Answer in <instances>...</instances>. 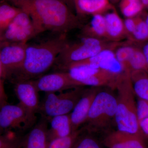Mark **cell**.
Wrapping results in <instances>:
<instances>
[{"label":"cell","mask_w":148,"mask_h":148,"mask_svg":"<svg viewBox=\"0 0 148 148\" xmlns=\"http://www.w3.org/2000/svg\"><path fill=\"white\" fill-rule=\"evenodd\" d=\"M83 132L78 138L73 148H102L95 138L90 135H84Z\"/></svg>","instance_id":"obj_27"},{"label":"cell","mask_w":148,"mask_h":148,"mask_svg":"<svg viewBox=\"0 0 148 148\" xmlns=\"http://www.w3.org/2000/svg\"><path fill=\"white\" fill-rule=\"evenodd\" d=\"M5 132L4 131V130H3L1 129V128H0V135L3 134V133H5Z\"/></svg>","instance_id":"obj_37"},{"label":"cell","mask_w":148,"mask_h":148,"mask_svg":"<svg viewBox=\"0 0 148 148\" xmlns=\"http://www.w3.org/2000/svg\"><path fill=\"white\" fill-rule=\"evenodd\" d=\"M21 10L20 8L7 4H0V30L4 31Z\"/></svg>","instance_id":"obj_21"},{"label":"cell","mask_w":148,"mask_h":148,"mask_svg":"<svg viewBox=\"0 0 148 148\" xmlns=\"http://www.w3.org/2000/svg\"><path fill=\"white\" fill-rule=\"evenodd\" d=\"M2 67L0 58V108L8 103V97L3 84Z\"/></svg>","instance_id":"obj_29"},{"label":"cell","mask_w":148,"mask_h":148,"mask_svg":"<svg viewBox=\"0 0 148 148\" xmlns=\"http://www.w3.org/2000/svg\"><path fill=\"white\" fill-rule=\"evenodd\" d=\"M108 1H115L116 0H108Z\"/></svg>","instance_id":"obj_38"},{"label":"cell","mask_w":148,"mask_h":148,"mask_svg":"<svg viewBox=\"0 0 148 148\" xmlns=\"http://www.w3.org/2000/svg\"><path fill=\"white\" fill-rule=\"evenodd\" d=\"M136 46L129 45H119L114 51L116 57L125 71L130 72L129 61Z\"/></svg>","instance_id":"obj_24"},{"label":"cell","mask_w":148,"mask_h":148,"mask_svg":"<svg viewBox=\"0 0 148 148\" xmlns=\"http://www.w3.org/2000/svg\"><path fill=\"white\" fill-rule=\"evenodd\" d=\"M36 120V114L29 112L19 103H8L0 108V128L5 132L25 131L32 128Z\"/></svg>","instance_id":"obj_7"},{"label":"cell","mask_w":148,"mask_h":148,"mask_svg":"<svg viewBox=\"0 0 148 148\" xmlns=\"http://www.w3.org/2000/svg\"><path fill=\"white\" fill-rule=\"evenodd\" d=\"M106 20L107 40L118 42L127 36L123 21L115 10L104 15Z\"/></svg>","instance_id":"obj_15"},{"label":"cell","mask_w":148,"mask_h":148,"mask_svg":"<svg viewBox=\"0 0 148 148\" xmlns=\"http://www.w3.org/2000/svg\"><path fill=\"white\" fill-rule=\"evenodd\" d=\"M141 49H142L143 53L145 57L146 61H147L148 66V42L144 43L143 47L141 48Z\"/></svg>","instance_id":"obj_33"},{"label":"cell","mask_w":148,"mask_h":148,"mask_svg":"<svg viewBox=\"0 0 148 148\" xmlns=\"http://www.w3.org/2000/svg\"><path fill=\"white\" fill-rule=\"evenodd\" d=\"M145 139L140 135L117 130L106 135L103 144L107 148H147Z\"/></svg>","instance_id":"obj_12"},{"label":"cell","mask_w":148,"mask_h":148,"mask_svg":"<svg viewBox=\"0 0 148 148\" xmlns=\"http://www.w3.org/2000/svg\"><path fill=\"white\" fill-rule=\"evenodd\" d=\"M75 1H76V0H75Z\"/></svg>","instance_id":"obj_39"},{"label":"cell","mask_w":148,"mask_h":148,"mask_svg":"<svg viewBox=\"0 0 148 148\" xmlns=\"http://www.w3.org/2000/svg\"><path fill=\"white\" fill-rule=\"evenodd\" d=\"M116 109V98L110 92L99 91L85 122L88 124L86 128L98 130L108 127L111 122L115 119Z\"/></svg>","instance_id":"obj_6"},{"label":"cell","mask_w":148,"mask_h":148,"mask_svg":"<svg viewBox=\"0 0 148 148\" xmlns=\"http://www.w3.org/2000/svg\"><path fill=\"white\" fill-rule=\"evenodd\" d=\"M18 8L31 16L38 34L47 31L66 34L82 27L78 18L61 0H29Z\"/></svg>","instance_id":"obj_1"},{"label":"cell","mask_w":148,"mask_h":148,"mask_svg":"<svg viewBox=\"0 0 148 148\" xmlns=\"http://www.w3.org/2000/svg\"><path fill=\"white\" fill-rule=\"evenodd\" d=\"M67 43L66 34H59L40 43L27 45L23 66L11 80L14 83L41 76L55 64Z\"/></svg>","instance_id":"obj_2"},{"label":"cell","mask_w":148,"mask_h":148,"mask_svg":"<svg viewBox=\"0 0 148 148\" xmlns=\"http://www.w3.org/2000/svg\"><path fill=\"white\" fill-rule=\"evenodd\" d=\"M137 23L135 31L130 38L131 41L137 43L145 42L148 40V29L145 19L136 16Z\"/></svg>","instance_id":"obj_26"},{"label":"cell","mask_w":148,"mask_h":148,"mask_svg":"<svg viewBox=\"0 0 148 148\" xmlns=\"http://www.w3.org/2000/svg\"><path fill=\"white\" fill-rule=\"evenodd\" d=\"M75 10L79 13L92 14H101L112 7L108 0H76Z\"/></svg>","instance_id":"obj_18"},{"label":"cell","mask_w":148,"mask_h":148,"mask_svg":"<svg viewBox=\"0 0 148 148\" xmlns=\"http://www.w3.org/2000/svg\"><path fill=\"white\" fill-rule=\"evenodd\" d=\"M84 130V128L79 129L67 137L51 140L49 141L47 148H73L78 138Z\"/></svg>","instance_id":"obj_20"},{"label":"cell","mask_w":148,"mask_h":148,"mask_svg":"<svg viewBox=\"0 0 148 148\" xmlns=\"http://www.w3.org/2000/svg\"><path fill=\"white\" fill-rule=\"evenodd\" d=\"M144 19H145V21L148 29V14H147V15H146L145 16V18H144Z\"/></svg>","instance_id":"obj_36"},{"label":"cell","mask_w":148,"mask_h":148,"mask_svg":"<svg viewBox=\"0 0 148 148\" xmlns=\"http://www.w3.org/2000/svg\"><path fill=\"white\" fill-rule=\"evenodd\" d=\"M37 35L38 33L31 16L21 10L3 31L1 43H27L28 40Z\"/></svg>","instance_id":"obj_9"},{"label":"cell","mask_w":148,"mask_h":148,"mask_svg":"<svg viewBox=\"0 0 148 148\" xmlns=\"http://www.w3.org/2000/svg\"><path fill=\"white\" fill-rule=\"evenodd\" d=\"M82 37L107 40L106 20L104 15L101 14L92 15L90 22L82 27Z\"/></svg>","instance_id":"obj_17"},{"label":"cell","mask_w":148,"mask_h":148,"mask_svg":"<svg viewBox=\"0 0 148 148\" xmlns=\"http://www.w3.org/2000/svg\"><path fill=\"white\" fill-rule=\"evenodd\" d=\"M123 23L127 36L129 37L130 38L135 31L137 23L136 16L132 18H126L123 21Z\"/></svg>","instance_id":"obj_30"},{"label":"cell","mask_w":148,"mask_h":148,"mask_svg":"<svg viewBox=\"0 0 148 148\" xmlns=\"http://www.w3.org/2000/svg\"><path fill=\"white\" fill-rule=\"evenodd\" d=\"M14 91L19 104L31 113L38 112L40 103L39 91L34 80L20 81L14 83Z\"/></svg>","instance_id":"obj_11"},{"label":"cell","mask_w":148,"mask_h":148,"mask_svg":"<svg viewBox=\"0 0 148 148\" xmlns=\"http://www.w3.org/2000/svg\"><path fill=\"white\" fill-rule=\"evenodd\" d=\"M137 107L139 121L148 117V101L139 98L137 103Z\"/></svg>","instance_id":"obj_28"},{"label":"cell","mask_w":148,"mask_h":148,"mask_svg":"<svg viewBox=\"0 0 148 148\" xmlns=\"http://www.w3.org/2000/svg\"><path fill=\"white\" fill-rule=\"evenodd\" d=\"M130 77L135 95L140 99L148 101V73L143 70L132 71Z\"/></svg>","instance_id":"obj_19"},{"label":"cell","mask_w":148,"mask_h":148,"mask_svg":"<svg viewBox=\"0 0 148 148\" xmlns=\"http://www.w3.org/2000/svg\"><path fill=\"white\" fill-rule=\"evenodd\" d=\"M66 4V5L69 7V8L73 11L74 10H75V0H61Z\"/></svg>","instance_id":"obj_32"},{"label":"cell","mask_w":148,"mask_h":148,"mask_svg":"<svg viewBox=\"0 0 148 148\" xmlns=\"http://www.w3.org/2000/svg\"><path fill=\"white\" fill-rule=\"evenodd\" d=\"M98 87L86 89L82 96L70 114L72 128L75 131L85 123L95 96L99 92Z\"/></svg>","instance_id":"obj_13"},{"label":"cell","mask_w":148,"mask_h":148,"mask_svg":"<svg viewBox=\"0 0 148 148\" xmlns=\"http://www.w3.org/2000/svg\"><path fill=\"white\" fill-rule=\"evenodd\" d=\"M27 45L24 43L1 44L0 58L4 79H11L20 71L25 60Z\"/></svg>","instance_id":"obj_8"},{"label":"cell","mask_w":148,"mask_h":148,"mask_svg":"<svg viewBox=\"0 0 148 148\" xmlns=\"http://www.w3.org/2000/svg\"><path fill=\"white\" fill-rule=\"evenodd\" d=\"M85 90L79 87L58 94L56 92L46 93L40 103L38 113L48 121L53 117L69 114L73 110Z\"/></svg>","instance_id":"obj_5"},{"label":"cell","mask_w":148,"mask_h":148,"mask_svg":"<svg viewBox=\"0 0 148 148\" xmlns=\"http://www.w3.org/2000/svg\"><path fill=\"white\" fill-rule=\"evenodd\" d=\"M120 45L118 42H108L105 40L82 37L79 41L67 43L55 64L63 71L70 64L91 58L106 49H116Z\"/></svg>","instance_id":"obj_4"},{"label":"cell","mask_w":148,"mask_h":148,"mask_svg":"<svg viewBox=\"0 0 148 148\" xmlns=\"http://www.w3.org/2000/svg\"><path fill=\"white\" fill-rule=\"evenodd\" d=\"M49 122L50 123V127L48 130L49 141L67 137L74 132L70 114L53 117Z\"/></svg>","instance_id":"obj_16"},{"label":"cell","mask_w":148,"mask_h":148,"mask_svg":"<svg viewBox=\"0 0 148 148\" xmlns=\"http://www.w3.org/2000/svg\"><path fill=\"white\" fill-rule=\"evenodd\" d=\"M23 137L13 131L0 135V148H21Z\"/></svg>","instance_id":"obj_25"},{"label":"cell","mask_w":148,"mask_h":148,"mask_svg":"<svg viewBox=\"0 0 148 148\" xmlns=\"http://www.w3.org/2000/svg\"><path fill=\"white\" fill-rule=\"evenodd\" d=\"M3 32V31L0 30V45H1L2 42V40Z\"/></svg>","instance_id":"obj_35"},{"label":"cell","mask_w":148,"mask_h":148,"mask_svg":"<svg viewBox=\"0 0 148 148\" xmlns=\"http://www.w3.org/2000/svg\"><path fill=\"white\" fill-rule=\"evenodd\" d=\"M8 1L13 3L14 5V6L18 8L19 6L23 4V3L26 2L27 1H29V0H8Z\"/></svg>","instance_id":"obj_34"},{"label":"cell","mask_w":148,"mask_h":148,"mask_svg":"<svg viewBox=\"0 0 148 148\" xmlns=\"http://www.w3.org/2000/svg\"><path fill=\"white\" fill-rule=\"evenodd\" d=\"M48 122L47 119L42 117L23 137L21 148H47L49 142L48 136Z\"/></svg>","instance_id":"obj_14"},{"label":"cell","mask_w":148,"mask_h":148,"mask_svg":"<svg viewBox=\"0 0 148 148\" xmlns=\"http://www.w3.org/2000/svg\"><path fill=\"white\" fill-rule=\"evenodd\" d=\"M130 72L143 70L148 73V66L141 48L136 47L129 61Z\"/></svg>","instance_id":"obj_23"},{"label":"cell","mask_w":148,"mask_h":148,"mask_svg":"<svg viewBox=\"0 0 148 148\" xmlns=\"http://www.w3.org/2000/svg\"><path fill=\"white\" fill-rule=\"evenodd\" d=\"M115 89L118 92L115 117L118 130L144 137L139 124L130 72H124L118 78Z\"/></svg>","instance_id":"obj_3"},{"label":"cell","mask_w":148,"mask_h":148,"mask_svg":"<svg viewBox=\"0 0 148 148\" xmlns=\"http://www.w3.org/2000/svg\"><path fill=\"white\" fill-rule=\"evenodd\" d=\"M34 81L39 92L45 93L62 92L83 86L73 79L68 72L63 71L42 75Z\"/></svg>","instance_id":"obj_10"},{"label":"cell","mask_w":148,"mask_h":148,"mask_svg":"<svg viewBox=\"0 0 148 148\" xmlns=\"http://www.w3.org/2000/svg\"><path fill=\"white\" fill-rule=\"evenodd\" d=\"M140 130L145 139H148V117L139 121Z\"/></svg>","instance_id":"obj_31"},{"label":"cell","mask_w":148,"mask_h":148,"mask_svg":"<svg viewBox=\"0 0 148 148\" xmlns=\"http://www.w3.org/2000/svg\"><path fill=\"white\" fill-rule=\"evenodd\" d=\"M120 7L122 13L126 18L138 16L144 8L140 0H121Z\"/></svg>","instance_id":"obj_22"}]
</instances>
